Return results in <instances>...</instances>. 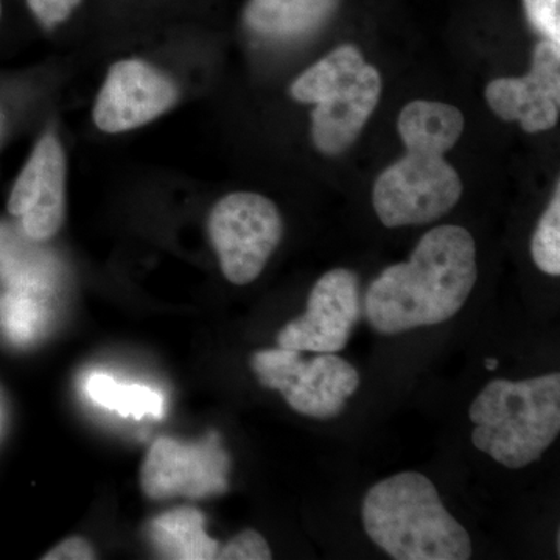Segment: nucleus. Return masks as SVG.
<instances>
[{"instance_id": "2eb2a0df", "label": "nucleus", "mask_w": 560, "mask_h": 560, "mask_svg": "<svg viewBox=\"0 0 560 560\" xmlns=\"http://www.w3.org/2000/svg\"><path fill=\"white\" fill-rule=\"evenodd\" d=\"M364 65L363 54L352 44L337 47L291 84V97L301 103L318 105L355 80Z\"/></svg>"}, {"instance_id": "aec40b11", "label": "nucleus", "mask_w": 560, "mask_h": 560, "mask_svg": "<svg viewBox=\"0 0 560 560\" xmlns=\"http://www.w3.org/2000/svg\"><path fill=\"white\" fill-rule=\"evenodd\" d=\"M32 13L44 27H57L68 21L81 0H27Z\"/></svg>"}, {"instance_id": "9b49d317", "label": "nucleus", "mask_w": 560, "mask_h": 560, "mask_svg": "<svg viewBox=\"0 0 560 560\" xmlns=\"http://www.w3.org/2000/svg\"><path fill=\"white\" fill-rule=\"evenodd\" d=\"M486 101L500 119L518 121L529 135L551 130L560 113V46L541 39L528 75L490 81Z\"/></svg>"}, {"instance_id": "6e6552de", "label": "nucleus", "mask_w": 560, "mask_h": 560, "mask_svg": "<svg viewBox=\"0 0 560 560\" xmlns=\"http://www.w3.org/2000/svg\"><path fill=\"white\" fill-rule=\"evenodd\" d=\"M359 318V278L353 271L337 268L315 283L304 315L290 320L279 331V348L313 353L341 352Z\"/></svg>"}, {"instance_id": "dca6fc26", "label": "nucleus", "mask_w": 560, "mask_h": 560, "mask_svg": "<svg viewBox=\"0 0 560 560\" xmlns=\"http://www.w3.org/2000/svg\"><path fill=\"white\" fill-rule=\"evenodd\" d=\"M88 396L92 401L117 411L120 416H132L142 419L143 416L161 418L164 415V397L158 390L142 385H121L108 375H92L86 385Z\"/></svg>"}, {"instance_id": "39448f33", "label": "nucleus", "mask_w": 560, "mask_h": 560, "mask_svg": "<svg viewBox=\"0 0 560 560\" xmlns=\"http://www.w3.org/2000/svg\"><path fill=\"white\" fill-rule=\"evenodd\" d=\"M250 366L265 388L278 390L290 408L308 418H337L360 386L355 368L334 353L302 360L298 350L267 349L254 353Z\"/></svg>"}, {"instance_id": "f03ea898", "label": "nucleus", "mask_w": 560, "mask_h": 560, "mask_svg": "<svg viewBox=\"0 0 560 560\" xmlns=\"http://www.w3.org/2000/svg\"><path fill=\"white\" fill-rule=\"evenodd\" d=\"M368 536L396 560H467L469 533L445 510L425 475L404 471L372 486L363 501Z\"/></svg>"}, {"instance_id": "4468645a", "label": "nucleus", "mask_w": 560, "mask_h": 560, "mask_svg": "<svg viewBox=\"0 0 560 560\" xmlns=\"http://www.w3.org/2000/svg\"><path fill=\"white\" fill-rule=\"evenodd\" d=\"M205 522V514L195 508H179L151 522V539L162 558L217 559L219 541L206 534Z\"/></svg>"}, {"instance_id": "4be33fe9", "label": "nucleus", "mask_w": 560, "mask_h": 560, "mask_svg": "<svg viewBox=\"0 0 560 560\" xmlns=\"http://www.w3.org/2000/svg\"><path fill=\"white\" fill-rule=\"evenodd\" d=\"M485 366L488 371H495L499 368V360L495 359H486Z\"/></svg>"}, {"instance_id": "423d86ee", "label": "nucleus", "mask_w": 560, "mask_h": 560, "mask_svg": "<svg viewBox=\"0 0 560 560\" xmlns=\"http://www.w3.org/2000/svg\"><path fill=\"white\" fill-rule=\"evenodd\" d=\"M208 228L221 271L235 285L259 278L283 235L275 202L253 191L221 198L210 212Z\"/></svg>"}, {"instance_id": "412c9836", "label": "nucleus", "mask_w": 560, "mask_h": 560, "mask_svg": "<svg viewBox=\"0 0 560 560\" xmlns=\"http://www.w3.org/2000/svg\"><path fill=\"white\" fill-rule=\"evenodd\" d=\"M97 558L94 548L83 537H69L43 556L44 560H92Z\"/></svg>"}, {"instance_id": "f8f14e48", "label": "nucleus", "mask_w": 560, "mask_h": 560, "mask_svg": "<svg viewBox=\"0 0 560 560\" xmlns=\"http://www.w3.org/2000/svg\"><path fill=\"white\" fill-rule=\"evenodd\" d=\"M381 95V72L366 62L355 80L313 109L312 138L316 149L327 156L348 150L377 108Z\"/></svg>"}, {"instance_id": "20e7f679", "label": "nucleus", "mask_w": 560, "mask_h": 560, "mask_svg": "<svg viewBox=\"0 0 560 560\" xmlns=\"http://www.w3.org/2000/svg\"><path fill=\"white\" fill-rule=\"evenodd\" d=\"M405 154L382 172L372 205L386 228L427 224L455 208L463 195L458 172L444 160L453 143L416 131H399Z\"/></svg>"}, {"instance_id": "1a4fd4ad", "label": "nucleus", "mask_w": 560, "mask_h": 560, "mask_svg": "<svg viewBox=\"0 0 560 560\" xmlns=\"http://www.w3.org/2000/svg\"><path fill=\"white\" fill-rule=\"evenodd\" d=\"M178 98V86L171 77L149 62L124 60L109 69L92 116L102 131L117 135L158 119Z\"/></svg>"}, {"instance_id": "ddd939ff", "label": "nucleus", "mask_w": 560, "mask_h": 560, "mask_svg": "<svg viewBox=\"0 0 560 560\" xmlns=\"http://www.w3.org/2000/svg\"><path fill=\"white\" fill-rule=\"evenodd\" d=\"M341 0H249L245 24L268 39L305 38L334 16Z\"/></svg>"}, {"instance_id": "9d476101", "label": "nucleus", "mask_w": 560, "mask_h": 560, "mask_svg": "<svg viewBox=\"0 0 560 560\" xmlns=\"http://www.w3.org/2000/svg\"><path fill=\"white\" fill-rule=\"evenodd\" d=\"M9 212L33 242L50 241L65 223L66 156L60 139L47 132L22 168L9 198Z\"/></svg>"}, {"instance_id": "6ab92c4d", "label": "nucleus", "mask_w": 560, "mask_h": 560, "mask_svg": "<svg viewBox=\"0 0 560 560\" xmlns=\"http://www.w3.org/2000/svg\"><path fill=\"white\" fill-rule=\"evenodd\" d=\"M272 558L268 541L254 529L241 534L220 548L217 559L221 560H270Z\"/></svg>"}, {"instance_id": "f257e3e1", "label": "nucleus", "mask_w": 560, "mask_h": 560, "mask_svg": "<svg viewBox=\"0 0 560 560\" xmlns=\"http://www.w3.org/2000/svg\"><path fill=\"white\" fill-rule=\"evenodd\" d=\"M478 279L477 245L460 226L427 232L410 260L390 265L371 283L364 313L372 329L397 335L453 318Z\"/></svg>"}, {"instance_id": "7ed1b4c3", "label": "nucleus", "mask_w": 560, "mask_h": 560, "mask_svg": "<svg viewBox=\"0 0 560 560\" xmlns=\"http://www.w3.org/2000/svg\"><path fill=\"white\" fill-rule=\"evenodd\" d=\"M471 442L508 469L541 458L560 431V375L493 381L470 405Z\"/></svg>"}, {"instance_id": "a211bd4d", "label": "nucleus", "mask_w": 560, "mask_h": 560, "mask_svg": "<svg viewBox=\"0 0 560 560\" xmlns=\"http://www.w3.org/2000/svg\"><path fill=\"white\" fill-rule=\"evenodd\" d=\"M523 7L534 31L560 46V0H523Z\"/></svg>"}, {"instance_id": "f3484780", "label": "nucleus", "mask_w": 560, "mask_h": 560, "mask_svg": "<svg viewBox=\"0 0 560 560\" xmlns=\"http://www.w3.org/2000/svg\"><path fill=\"white\" fill-rule=\"evenodd\" d=\"M534 264L545 275H560V189L556 187L555 197L545 210L530 242Z\"/></svg>"}, {"instance_id": "0eeeda50", "label": "nucleus", "mask_w": 560, "mask_h": 560, "mask_svg": "<svg viewBox=\"0 0 560 560\" xmlns=\"http://www.w3.org/2000/svg\"><path fill=\"white\" fill-rule=\"evenodd\" d=\"M230 455L215 431L190 444L160 438L143 460L140 486L151 500L208 499L230 488Z\"/></svg>"}, {"instance_id": "5701e85b", "label": "nucleus", "mask_w": 560, "mask_h": 560, "mask_svg": "<svg viewBox=\"0 0 560 560\" xmlns=\"http://www.w3.org/2000/svg\"><path fill=\"white\" fill-rule=\"evenodd\" d=\"M0 18H2V2H0Z\"/></svg>"}]
</instances>
